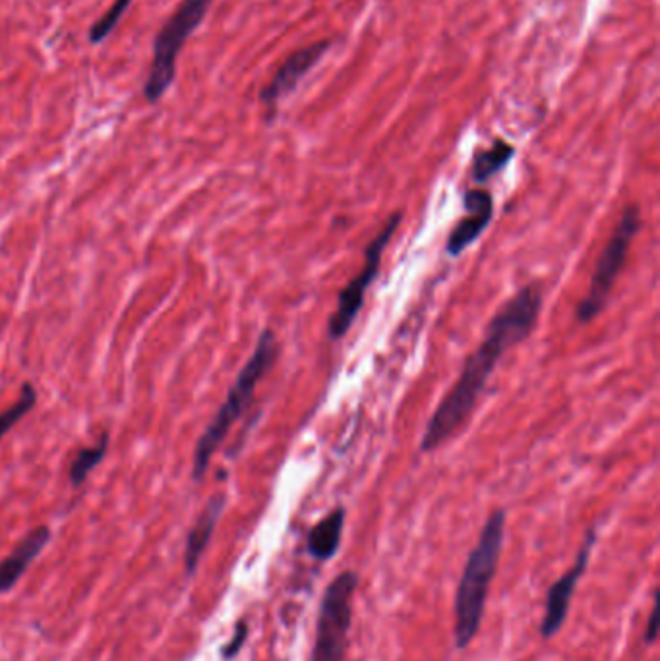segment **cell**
<instances>
[{"label": "cell", "mask_w": 660, "mask_h": 661, "mask_svg": "<svg viewBox=\"0 0 660 661\" xmlns=\"http://www.w3.org/2000/svg\"><path fill=\"white\" fill-rule=\"evenodd\" d=\"M657 637H659V613H657V607H655L651 617L647 621V628H645V642L647 645H655Z\"/></svg>", "instance_id": "cell-19"}, {"label": "cell", "mask_w": 660, "mask_h": 661, "mask_svg": "<svg viewBox=\"0 0 660 661\" xmlns=\"http://www.w3.org/2000/svg\"><path fill=\"white\" fill-rule=\"evenodd\" d=\"M246 638H248V621H237V625H235V633H233V638H231L229 642L223 646V650H221V658L227 661L235 660L238 653H240V650H243Z\"/></svg>", "instance_id": "cell-18"}, {"label": "cell", "mask_w": 660, "mask_h": 661, "mask_svg": "<svg viewBox=\"0 0 660 661\" xmlns=\"http://www.w3.org/2000/svg\"><path fill=\"white\" fill-rule=\"evenodd\" d=\"M463 205H465L467 215L449 233L448 243H446V251L451 258L461 256L479 236L483 235L494 215V198L484 188L467 190L463 196Z\"/></svg>", "instance_id": "cell-10"}, {"label": "cell", "mask_w": 660, "mask_h": 661, "mask_svg": "<svg viewBox=\"0 0 660 661\" xmlns=\"http://www.w3.org/2000/svg\"><path fill=\"white\" fill-rule=\"evenodd\" d=\"M358 580L355 570H343L326 588L316 621L313 661H345Z\"/></svg>", "instance_id": "cell-5"}, {"label": "cell", "mask_w": 660, "mask_h": 661, "mask_svg": "<svg viewBox=\"0 0 660 661\" xmlns=\"http://www.w3.org/2000/svg\"><path fill=\"white\" fill-rule=\"evenodd\" d=\"M347 511L345 507H335L320 522L314 524L306 536V552L316 562L326 563L335 557L345 530Z\"/></svg>", "instance_id": "cell-13"}, {"label": "cell", "mask_w": 660, "mask_h": 661, "mask_svg": "<svg viewBox=\"0 0 660 661\" xmlns=\"http://www.w3.org/2000/svg\"><path fill=\"white\" fill-rule=\"evenodd\" d=\"M506 511L496 509L484 522L479 542L467 557L465 569L459 578L453 602V640L458 650L473 642L481 625L491 594V585L498 570L499 555L506 538Z\"/></svg>", "instance_id": "cell-2"}, {"label": "cell", "mask_w": 660, "mask_h": 661, "mask_svg": "<svg viewBox=\"0 0 660 661\" xmlns=\"http://www.w3.org/2000/svg\"><path fill=\"white\" fill-rule=\"evenodd\" d=\"M401 219H403L401 211L390 215V219L386 221V225L381 226L380 233L376 235L373 243L368 244V248L364 250V265L361 269V273L353 281H349V285L339 293L338 308L331 314L330 323H328V333H330V339H333V341L347 335L349 329L356 321L358 311L363 310L364 294L373 285L374 279L378 276L381 256H384L388 244H390L391 238L396 235Z\"/></svg>", "instance_id": "cell-7"}, {"label": "cell", "mask_w": 660, "mask_h": 661, "mask_svg": "<svg viewBox=\"0 0 660 661\" xmlns=\"http://www.w3.org/2000/svg\"><path fill=\"white\" fill-rule=\"evenodd\" d=\"M35 404H37V391L34 383L26 381L20 389L17 401L7 411L0 412V439L7 436L12 427L17 426V422L26 418L27 414L34 411Z\"/></svg>", "instance_id": "cell-16"}, {"label": "cell", "mask_w": 660, "mask_h": 661, "mask_svg": "<svg viewBox=\"0 0 660 661\" xmlns=\"http://www.w3.org/2000/svg\"><path fill=\"white\" fill-rule=\"evenodd\" d=\"M597 530L591 528L585 536L581 550L577 553L576 563L571 569L566 570L562 577L549 588L546 592V603H544V617L541 621V637L544 640H551L556 637L562 627L566 625L567 615H569V607H571V600L576 594L577 582L584 578L589 559H591V552H593L594 544H597Z\"/></svg>", "instance_id": "cell-8"}, {"label": "cell", "mask_w": 660, "mask_h": 661, "mask_svg": "<svg viewBox=\"0 0 660 661\" xmlns=\"http://www.w3.org/2000/svg\"><path fill=\"white\" fill-rule=\"evenodd\" d=\"M641 226H644V221H641L639 208L627 205L620 217L616 231L610 236L609 244L604 246L601 258L597 261L589 293L585 294V298L577 304L576 318L579 323L593 321L609 304L612 288L616 285V279L622 273V269L626 265L627 253L634 244L635 236L641 231Z\"/></svg>", "instance_id": "cell-6"}, {"label": "cell", "mask_w": 660, "mask_h": 661, "mask_svg": "<svg viewBox=\"0 0 660 661\" xmlns=\"http://www.w3.org/2000/svg\"><path fill=\"white\" fill-rule=\"evenodd\" d=\"M109 432H103L102 437L94 445L84 447V449L76 452L74 461L70 464V470H68V477H70L72 486H84V482L92 474V470L105 459L107 449H109Z\"/></svg>", "instance_id": "cell-15"}, {"label": "cell", "mask_w": 660, "mask_h": 661, "mask_svg": "<svg viewBox=\"0 0 660 661\" xmlns=\"http://www.w3.org/2000/svg\"><path fill=\"white\" fill-rule=\"evenodd\" d=\"M331 42H318L303 47V49L295 50L291 57H288L280 70L273 74L270 84L263 87L260 93V101L266 105L268 109V118L275 117V109H278V103L283 97H287L288 93L295 92V87L300 84V80L305 78L310 70H313L320 60L323 59V55L330 50Z\"/></svg>", "instance_id": "cell-9"}, {"label": "cell", "mask_w": 660, "mask_h": 661, "mask_svg": "<svg viewBox=\"0 0 660 661\" xmlns=\"http://www.w3.org/2000/svg\"><path fill=\"white\" fill-rule=\"evenodd\" d=\"M130 4H132V0H115L113 7L90 27V35H87L90 43L102 45L115 32V27L120 24V20L127 14Z\"/></svg>", "instance_id": "cell-17"}, {"label": "cell", "mask_w": 660, "mask_h": 661, "mask_svg": "<svg viewBox=\"0 0 660 661\" xmlns=\"http://www.w3.org/2000/svg\"><path fill=\"white\" fill-rule=\"evenodd\" d=\"M51 542V528L37 527L17 542L16 547L0 562V594H9L24 578L32 563Z\"/></svg>", "instance_id": "cell-11"}, {"label": "cell", "mask_w": 660, "mask_h": 661, "mask_svg": "<svg viewBox=\"0 0 660 661\" xmlns=\"http://www.w3.org/2000/svg\"><path fill=\"white\" fill-rule=\"evenodd\" d=\"M516 147L504 140H496L486 150L474 151L473 178L476 182H486L492 176L498 175L514 160Z\"/></svg>", "instance_id": "cell-14"}, {"label": "cell", "mask_w": 660, "mask_h": 661, "mask_svg": "<svg viewBox=\"0 0 660 661\" xmlns=\"http://www.w3.org/2000/svg\"><path fill=\"white\" fill-rule=\"evenodd\" d=\"M541 310V286L527 285L496 311L479 349L467 358L456 386L449 389L428 420L421 451L438 449L465 426L502 356L533 333Z\"/></svg>", "instance_id": "cell-1"}, {"label": "cell", "mask_w": 660, "mask_h": 661, "mask_svg": "<svg viewBox=\"0 0 660 661\" xmlns=\"http://www.w3.org/2000/svg\"><path fill=\"white\" fill-rule=\"evenodd\" d=\"M212 4L213 0H182L155 35L152 68L144 84V97L150 105H157L175 84L178 55L185 49L188 37L205 20Z\"/></svg>", "instance_id": "cell-4"}, {"label": "cell", "mask_w": 660, "mask_h": 661, "mask_svg": "<svg viewBox=\"0 0 660 661\" xmlns=\"http://www.w3.org/2000/svg\"><path fill=\"white\" fill-rule=\"evenodd\" d=\"M227 507V495L215 494L210 501L205 503L200 517L196 519L187 538V550H185V569L192 577L198 565L202 562V555L212 542L213 532L217 528L221 515Z\"/></svg>", "instance_id": "cell-12"}, {"label": "cell", "mask_w": 660, "mask_h": 661, "mask_svg": "<svg viewBox=\"0 0 660 661\" xmlns=\"http://www.w3.org/2000/svg\"><path fill=\"white\" fill-rule=\"evenodd\" d=\"M280 358V343L278 337L271 329H263L258 343H256L252 356L248 358L245 368L238 371L235 383L229 389L225 402L221 404L220 411L213 416L212 422L205 427L195 449V461H192V480L196 484L202 482L205 472L210 469L213 455L220 449V445L227 439L231 429L243 418L248 411L250 402L255 399L256 389L260 386L263 377L268 376L275 362Z\"/></svg>", "instance_id": "cell-3"}]
</instances>
